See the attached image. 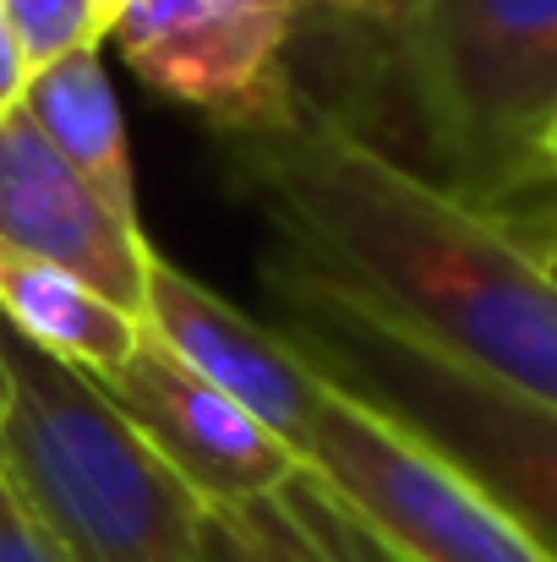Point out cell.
<instances>
[{
	"label": "cell",
	"instance_id": "1",
	"mask_svg": "<svg viewBox=\"0 0 557 562\" xmlns=\"http://www.w3.org/2000/svg\"><path fill=\"white\" fill-rule=\"evenodd\" d=\"M219 154L274 224L279 262L557 404V279L503 207L448 191L301 88L279 115L224 126Z\"/></svg>",
	"mask_w": 557,
	"mask_h": 562
},
{
	"label": "cell",
	"instance_id": "2",
	"mask_svg": "<svg viewBox=\"0 0 557 562\" xmlns=\"http://www.w3.org/2000/svg\"><path fill=\"white\" fill-rule=\"evenodd\" d=\"M268 290L285 312L279 334L312 372L421 437L542 558L557 562V404L470 372L377 306L279 257L268 262Z\"/></svg>",
	"mask_w": 557,
	"mask_h": 562
},
{
	"label": "cell",
	"instance_id": "3",
	"mask_svg": "<svg viewBox=\"0 0 557 562\" xmlns=\"http://www.w3.org/2000/svg\"><path fill=\"white\" fill-rule=\"evenodd\" d=\"M0 481L60 562H202L208 503L88 372L0 323Z\"/></svg>",
	"mask_w": 557,
	"mask_h": 562
},
{
	"label": "cell",
	"instance_id": "4",
	"mask_svg": "<svg viewBox=\"0 0 557 562\" xmlns=\"http://www.w3.org/2000/svg\"><path fill=\"white\" fill-rule=\"evenodd\" d=\"M371 71L393 77L432 181L503 207L542 187L557 121V0H410L377 38Z\"/></svg>",
	"mask_w": 557,
	"mask_h": 562
},
{
	"label": "cell",
	"instance_id": "5",
	"mask_svg": "<svg viewBox=\"0 0 557 562\" xmlns=\"http://www.w3.org/2000/svg\"><path fill=\"white\" fill-rule=\"evenodd\" d=\"M301 475L399 562H547L448 459L334 382L301 442Z\"/></svg>",
	"mask_w": 557,
	"mask_h": 562
},
{
	"label": "cell",
	"instance_id": "6",
	"mask_svg": "<svg viewBox=\"0 0 557 562\" xmlns=\"http://www.w3.org/2000/svg\"><path fill=\"white\" fill-rule=\"evenodd\" d=\"M110 38L126 66L213 132L279 115L296 93L290 0H126Z\"/></svg>",
	"mask_w": 557,
	"mask_h": 562
},
{
	"label": "cell",
	"instance_id": "7",
	"mask_svg": "<svg viewBox=\"0 0 557 562\" xmlns=\"http://www.w3.org/2000/svg\"><path fill=\"white\" fill-rule=\"evenodd\" d=\"M93 382L202 503H246L279 492L301 470L296 448H285L230 393H219L213 382L181 367L148 328L126 356V367Z\"/></svg>",
	"mask_w": 557,
	"mask_h": 562
},
{
	"label": "cell",
	"instance_id": "8",
	"mask_svg": "<svg viewBox=\"0 0 557 562\" xmlns=\"http://www.w3.org/2000/svg\"><path fill=\"white\" fill-rule=\"evenodd\" d=\"M143 328L181 367H191L202 382H213L219 393H230L241 409H252L301 459V442L318 420L328 382L301 361V350L279 328L246 317L235 301H224L219 290L191 279L159 246L148 251Z\"/></svg>",
	"mask_w": 557,
	"mask_h": 562
},
{
	"label": "cell",
	"instance_id": "9",
	"mask_svg": "<svg viewBox=\"0 0 557 562\" xmlns=\"http://www.w3.org/2000/svg\"><path fill=\"white\" fill-rule=\"evenodd\" d=\"M0 246L66 268L110 306L143 317L154 240L93 196L22 104L0 115Z\"/></svg>",
	"mask_w": 557,
	"mask_h": 562
},
{
	"label": "cell",
	"instance_id": "10",
	"mask_svg": "<svg viewBox=\"0 0 557 562\" xmlns=\"http://www.w3.org/2000/svg\"><path fill=\"white\" fill-rule=\"evenodd\" d=\"M16 104L33 115V126L49 137V148L93 187V196L121 224L143 229L132 154H126V121H121L115 88L99 66V49H77V55L33 71Z\"/></svg>",
	"mask_w": 557,
	"mask_h": 562
},
{
	"label": "cell",
	"instance_id": "11",
	"mask_svg": "<svg viewBox=\"0 0 557 562\" xmlns=\"http://www.w3.org/2000/svg\"><path fill=\"white\" fill-rule=\"evenodd\" d=\"M0 323L88 376H110L115 367H126V356L143 339V317L110 306L66 268H49L11 246H0Z\"/></svg>",
	"mask_w": 557,
	"mask_h": 562
},
{
	"label": "cell",
	"instance_id": "12",
	"mask_svg": "<svg viewBox=\"0 0 557 562\" xmlns=\"http://www.w3.org/2000/svg\"><path fill=\"white\" fill-rule=\"evenodd\" d=\"M202 562H345L328 541L301 470L263 497L208 503L202 514Z\"/></svg>",
	"mask_w": 557,
	"mask_h": 562
},
{
	"label": "cell",
	"instance_id": "13",
	"mask_svg": "<svg viewBox=\"0 0 557 562\" xmlns=\"http://www.w3.org/2000/svg\"><path fill=\"white\" fill-rule=\"evenodd\" d=\"M5 27L27 60V77L77 55V49H99L104 44V22L93 11V0H0Z\"/></svg>",
	"mask_w": 557,
	"mask_h": 562
},
{
	"label": "cell",
	"instance_id": "14",
	"mask_svg": "<svg viewBox=\"0 0 557 562\" xmlns=\"http://www.w3.org/2000/svg\"><path fill=\"white\" fill-rule=\"evenodd\" d=\"M296 5V27L312 22L323 33H350L361 49H377V38L410 11V0H290Z\"/></svg>",
	"mask_w": 557,
	"mask_h": 562
},
{
	"label": "cell",
	"instance_id": "15",
	"mask_svg": "<svg viewBox=\"0 0 557 562\" xmlns=\"http://www.w3.org/2000/svg\"><path fill=\"white\" fill-rule=\"evenodd\" d=\"M0 562H60L49 536L33 525V514L16 503L5 481H0Z\"/></svg>",
	"mask_w": 557,
	"mask_h": 562
},
{
	"label": "cell",
	"instance_id": "16",
	"mask_svg": "<svg viewBox=\"0 0 557 562\" xmlns=\"http://www.w3.org/2000/svg\"><path fill=\"white\" fill-rule=\"evenodd\" d=\"M301 486H307V497H312V508H318V519H323L328 541L339 547V558H345V562H399L388 547H377V541H371L356 519H345V514H339V508H334V503H328V497L307 481V475H301Z\"/></svg>",
	"mask_w": 557,
	"mask_h": 562
},
{
	"label": "cell",
	"instance_id": "17",
	"mask_svg": "<svg viewBox=\"0 0 557 562\" xmlns=\"http://www.w3.org/2000/svg\"><path fill=\"white\" fill-rule=\"evenodd\" d=\"M22 88H27V60H22V49L5 27V11H0V115L22 99Z\"/></svg>",
	"mask_w": 557,
	"mask_h": 562
},
{
	"label": "cell",
	"instance_id": "18",
	"mask_svg": "<svg viewBox=\"0 0 557 562\" xmlns=\"http://www.w3.org/2000/svg\"><path fill=\"white\" fill-rule=\"evenodd\" d=\"M542 181H557V121L547 132V143H542Z\"/></svg>",
	"mask_w": 557,
	"mask_h": 562
},
{
	"label": "cell",
	"instance_id": "19",
	"mask_svg": "<svg viewBox=\"0 0 557 562\" xmlns=\"http://www.w3.org/2000/svg\"><path fill=\"white\" fill-rule=\"evenodd\" d=\"M93 11H99V22H104V38H110V27H115V16L126 11V0H93Z\"/></svg>",
	"mask_w": 557,
	"mask_h": 562
},
{
	"label": "cell",
	"instance_id": "20",
	"mask_svg": "<svg viewBox=\"0 0 557 562\" xmlns=\"http://www.w3.org/2000/svg\"><path fill=\"white\" fill-rule=\"evenodd\" d=\"M536 251H542V262H547V273L557 279V235H547V240H536Z\"/></svg>",
	"mask_w": 557,
	"mask_h": 562
}]
</instances>
